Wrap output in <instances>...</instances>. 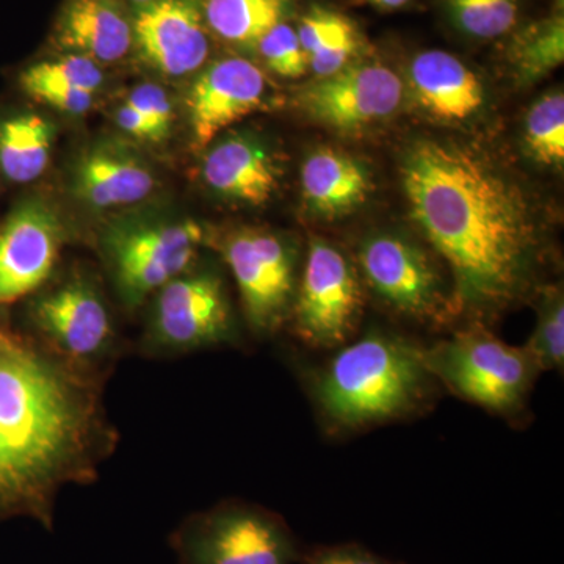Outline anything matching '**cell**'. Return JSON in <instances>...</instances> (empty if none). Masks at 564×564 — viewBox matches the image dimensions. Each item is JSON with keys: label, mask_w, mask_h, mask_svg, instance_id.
I'll return each instance as SVG.
<instances>
[{"label": "cell", "mask_w": 564, "mask_h": 564, "mask_svg": "<svg viewBox=\"0 0 564 564\" xmlns=\"http://www.w3.org/2000/svg\"><path fill=\"white\" fill-rule=\"evenodd\" d=\"M402 99V79L378 63L348 65L307 85L299 96L310 117L340 132H358L386 120Z\"/></svg>", "instance_id": "cell-13"}, {"label": "cell", "mask_w": 564, "mask_h": 564, "mask_svg": "<svg viewBox=\"0 0 564 564\" xmlns=\"http://www.w3.org/2000/svg\"><path fill=\"white\" fill-rule=\"evenodd\" d=\"M131 2L135 3V6L144 7L148 3L154 2V0H131Z\"/></svg>", "instance_id": "cell-35"}, {"label": "cell", "mask_w": 564, "mask_h": 564, "mask_svg": "<svg viewBox=\"0 0 564 564\" xmlns=\"http://www.w3.org/2000/svg\"><path fill=\"white\" fill-rule=\"evenodd\" d=\"M25 300L22 332L74 369L107 381L128 350L95 278L74 270L65 280L52 288L46 284Z\"/></svg>", "instance_id": "cell-5"}, {"label": "cell", "mask_w": 564, "mask_h": 564, "mask_svg": "<svg viewBox=\"0 0 564 564\" xmlns=\"http://www.w3.org/2000/svg\"><path fill=\"white\" fill-rule=\"evenodd\" d=\"M367 2L373 3V6L380 7V9L395 10L406 6L411 0H367Z\"/></svg>", "instance_id": "cell-34"}, {"label": "cell", "mask_w": 564, "mask_h": 564, "mask_svg": "<svg viewBox=\"0 0 564 564\" xmlns=\"http://www.w3.org/2000/svg\"><path fill=\"white\" fill-rule=\"evenodd\" d=\"M525 144L538 162L549 166L564 162V96L549 93L533 104L525 120Z\"/></svg>", "instance_id": "cell-26"}, {"label": "cell", "mask_w": 564, "mask_h": 564, "mask_svg": "<svg viewBox=\"0 0 564 564\" xmlns=\"http://www.w3.org/2000/svg\"><path fill=\"white\" fill-rule=\"evenodd\" d=\"M218 251L239 289L245 318L256 336H273L291 317L296 292V250L265 229L242 228L223 236Z\"/></svg>", "instance_id": "cell-11"}, {"label": "cell", "mask_w": 564, "mask_h": 564, "mask_svg": "<svg viewBox=\"0 0 564 564\" xmlns=\"http://www.w3.org/2000/svg\"><path fill=\"white\" fill-rule=\"evenodd\" d=\"M256 46L269 69L285 79L302 77L310 68V58L300 43L296 29L285 22L274 25Z\"/></svg>", "instance_id": "cell-29"}, {"label": "cell", "mask_w": 564, "mask_h": 564, "mask_svg": "<svg viewBox=\"0 0 564 564\" xmlns=\"http://www.w3.org/2000/svg\"><path fill=\"white\" fill-rule=\"evenodd\" d=\"M443 2L456 28L473 39H499L513 31L518 24V0H443Z\"/></svg>", "instance_id": "cell-27"}, {"label": "cell", "mask_w": 564, "mask_h": 564, "mask_svg": "<svg viewBox=\"0 0 564 564\" xmlns=\"http://www.w3.org/2000/svg\"><path fill=\"white\" fill-rule=\"evenodd\" d=\"M68 234L50 204L28 198L0 223V310L51 281Z\"/></svg>", "instance_id": "cell-12"}, {"label": "cell", "mask_w": 564, "mask_h": 564, "mask_svg": "<svg viewBox=\"0 0 564 564\" xmlns=\"http://www.w3.org/2000/svg\"><path fill=\"white\" fill-rule=\"evenodd\" d=\"M206 243V229L193 220L118 223L101 237L102 261L120 303L133 313L198 262Z\"/></svg>", "instance_id": "cell-9"}, {"label": "cell", "mask_w": 564, "mask_h": 564, "mask_svg": "<svg viewBox=\"0 0 564 564\" xmlns=\"http://www.w3.org/2000/svg\"><path fill=\"white\" fill-rule=\"evenodd\" d=\"M22 90L36 101L54 107L63 113L84 115L95 104V93L74 90L61 85L29 84L22 85Z\"/></svg>", "instance_id": "cell-31"}, {"label": "cell", "mask_w": 564, "mask_h": 564, "mask_svg": "<svg viewBox=\"0 0 564 564\" xmlns=\"http://www.w3.org/2000/svg\"><path fill=\"white\" fill-rule=\"evenodd\" d=\"M133 46L159 73L184 77L209 57L206 24L192 0H154L132 22Z\"/></svg>", "instance_id": "cell-15"}, {"label": "cell", "mask_w": 564, "mask_h": 564, "mask_svg": "<svg viewBox=\"0 0 564 564\" xmlns=\"http://www.w3.org/2000/svg\"><path fill=\"white\" fill-rule=\"evenodd\" d=\"M55 41L99 65L117 63L133 46L132 22L115 0H66Z\"/></svg>", "instance_id": "cell-19"}, {"label": "cell", "mask_w": 564, "mask_h": 564, "mask_svg": "<svg viewBox=\"0 0 564 564\" xmlns=\"http://www.w3.org/2000/svg\"><path fill=\"white\" fill-rule=\"evenodd\" d=\"M296 33L318 79L347 68L361 50L358 29L336 11L311 10L300 21Z\"/></svg>", "instance_id": "cell-22"}, {"label": "cell", "mask_w": 564, "mask_h": 564, "mask_svg": "<svg viewBox=\"0 0 564 564\" xmlns=\"http://www.w3.org/2000/svg\"><path fill=\"white\" fill-rule=\"evenodd\" d=\"M70 187L93 209H111L143 202L154 192L155 176L139 155L102 144L82 155Z\"/></svg>", "instance_id": "cell-17"}, {"label": "cell", "mask_w": 564, "mask_h": 564, "mask_svg": "<svg viewBox=\"0 0 564 564\" xmlns=\"http://www.w3.org/2000/svg\"><path fill=\"white\" fill-rule=\"evenodd\" d=\"M508 61L516 79L532 84L558 68L564 61L562 14L547 18L519 32L508 47Z\"/></svg>", "instance_id": "cell-24"}, {"label": "cell", "mask_w": 564, "mask_h": 564, "mask_svg": "<svg viewBox=\"0 0 564 564\" xmlns=\"http://www.w3.org/2000/svg\"><path fill=\"white\" fill-rule=\"evenodd\" d=\"M104 386L0 321V519L51 529L62 489L98 480L120 443Z\"/></svg>", "instance_id": "cell-2"}, {"label": "cell", "mask_w": 564, "mask_h": 564, "mask_svg": "<svg viewBox=\"0 0 564 564\" xmlns=\"http://www.w3.org/2000/svg\"><path fill=\"white\" fill-rule=\"evenodd\" d=\"M402 181L411 217L447 267L462 315L484 323L524 299L540 239L516 185L470 148L436 140L406 151Z\"/></svg>", "instance_id": "cell-1"}, {"label": "cell", "mask_w": 564, "mask_h": 564, "mask_svg": "<svg viewBox=\"0 0 564 564\" xmlns=\"http://www.w3.org/2000/svg\"><path fill=\"white\" fill-rule=\"evenodd\" d=\"M307 378L323 430L347 436L408 421L432 410L441 386L423 361V345L373 329L333 350Z\"/></svg>", "instance_id": "cell-3"}, {"label": "cell", "mask_w": 564, "mask_h": 564, "mask_svg": "<svg viewBox=\"0 0 564 564\" xmlns=\"http://www.w3.org/2000/svg\"><path fill=\"white\" fill-rule=\"evenodd\" d=\"M410 82L422 109L440 121L470 120L485 106V88L477 74L448 52L415 55Z\"/></svg>", "instance_id": "cell-18"}, {"label": "cell", "mask_w": 564, "mask_h": 564, "mask_svg": "<svg viewBox=\"0 0 564 564\" xmlns=\"http://www.w3.org/2000/svg\"><path fill=\"white\" fill-rule=\"evenodd\" d=\"M359 276L393 314L444 329L462 317L454 282L432 252L399 234L367 237L358 250Z\"/></svg>", "instance_id": "cell-7"}, {"label": "cell", "mask_w": 564, "mask_h": 564, "mask_svg": "<svg viewBox=\"0 0 564 564\" xmlns=\"http://www.w3.org/2000/svg\"><path fill=\"white\" fill-rule=\"evenodd\" d=\"M202 176L221 198L258 207L269 203L280 188L281 169L261 141L234 135L206 152Z\"/></svg>", "instance_id": "cell-16"}, {"label": "cell", "mask_w": 564, "mask_h": 564, "mask_svg": "<svg viewBox=\"0 0 564 564\" xmlns=\"http://www.w3.org/2000/svg\"><path fill=\"white\" fill-rule=\"evenodd\" d=\"M267 91L265 74L247 58L226 57L207 66L187 96L196 150H206L229 126L262 109Z\"/></svg>", "instance_id": "cell-14"}, {"label": "cell", "mask_w": 564, "mask_h": 564, "mask_svg": "<svg viewBox=\"0 0 564 564\" xmlns=\"http://www.w3.org/2000/svg\"><path fill=\"white\" fill-rule=\"evenodd\" d=\"M423 361L441 388L503 421L521 425L541 372L524 347L505 344L473 322L423 347Z\"/></svg>", "instance_id": "cell-4"}, {"label": "cell", "mask_w": 564, "mask_h": 564, "mask_svg": "<svg viewBox=\"0 0 564 564\" xmlns=\"http://www.w3.org/2000/svg\"><path fill=\"white\" fill-rule=\"evenodd\" d=\"M289 0H204L207 28L232 44L256 46L282 22Z\"/></svg>", "instance_id": "cell-23"}, {"label": "cell", "mask_w": 564, "mask_h": 564, "mask_svg": "<svg viewBox=\"0 0 564 564\" xmlns=\"http://www.w3.org/2000/svg\"><path fill=\"white\" fill-rule=\"evenodd\" d=\"M196 263L151 296L137 350L144 358H180L239 339L225 281L214 269Z\"/></svg>", "instance_id": "cell-6"}, {"label": "cell", "mask_w": 564, "mask_h": 564, "mask_svg": "<svg viewBox=\"0 0 564 564\" xmlns=\"http://www.w3.org/2000/svg\"><path fill=\"white\" fill-rule=\"evenodd\" d=\"M181 564H296L299 541L282 516L262 505L226 500L192 514L173 536Z\"/></svg>", "instance_id": "cell-8"}, {"label": "cell", "mask_w": 564, "mask_h": 564, "mask_svg": "<svg viewBox=\"0 0 564 564\" xmlns=\"http://www.w3.org/2000/svg\"><path fill=\"white\" fill-rule=\"evenodd\" d=\"M302 564H402L375 554L358 543H344L317 547L310 555H303Z\"/></svg>", "instance_id": "cell-32"}, {"label": "cell", "mask_w": 564, "mask_h": 564, "mask_svg": "<svg viewBox=\"0 0 564 564\" xmlns=\"http://www.w3.org/2000/svg\"><path fill=\"white\" fill-rule=\"evenodd\" d=\"M372 187L366 166L344 152L323 148L303 163V199L321 217L350 214L366 202Z\"/></svg>", "instance_id": "cell-20"}, {"label": "cell", "mask_w": 564, "mask_h": 564, "mask_svg": "<svg viewBox=\"0 0 564 564\" xmlns=\"http://www.w3.org/2000/svg\"><path fill=\"white\" fill-rule=\"evenodd\" d=\"M361 276L339 248L313 239L293 300V336L314 350L333 351L350 343L361 322Z\"/></svg>", "instance_id": "cell-10"}, {"label": "cell", "mask_w": 564, "mask_h": 564, "mask_svg": "<svg viewBox=\"0 0 564 564\" xmlns=\"http://www.w3.org/2000/svg\"><path fill=\"white\" fill-rule=\"evenodd\" d=\"M524 350L540 372L560 370L564 366V302L562 289L547 288L541 292L536 326Z\"/></svg>", "instance_id": "cell-25"}, {"label": "cell", "mask_w": 564, "mask_h": 564, "mask_svg": "<svg viewBox=\"0 0 564 564\" xmlns=\"http://www.w3.org/2000/svg\"><path fill=\"white\" fill-rule=\"evenodd\" d=\"M117 124L122 132L137 140L161 141L163 139L162 133L155 129V126L126 101L117 110Z\"/></svg>", "instance_id": "cell-33"}, {"label": "cell", "mask_w": 564, "mask_h": 564, "mask_svg": "<svg viewBox=\"0 0 564 564\" xmlns=\"http://www.w3.org/2000/svg\"><path fill=\"white\" fill-rule=\"evenodd\" d=\"M126 102L132 106L133 109L139 110L147 120H150L155 129L162 133L163 139L169 135L173 124L174 111L173 104L163 88L155 84L139 85L128 96Z\"/></svg>", "instance_id": "cell-30"}, {"label": "cell", "mask_w": 564, "mask_h": 564, "mask_svg": "<svg viewBox=\"0 0 564 564\" xmlns=\"http://www.w3.org/2000/svg\"><path fill=\"white\" fill-rule=\"evenodd\" d=\"M54 128L31 111L0 117V174L13 184L39 180L50 165Z\"/></svg>", "instance_id": "cell-21"}, {"label": "cell", "mask_w": 564, "mask_h": 564, "mask_svg": "<svg viewBox=\"0 0 564 564\" xmlns=\"http://www.w3.org/2000/svg\"><path fill=\"white\" fill-rule=\"evenodd\" d=\"M104 73L99 63L84 55L68 54L57 61L41 62L21 74L20 84H51L95 93L101 88Z\"/></svg>", "instance_id": "cell-28"}]
</instances>
